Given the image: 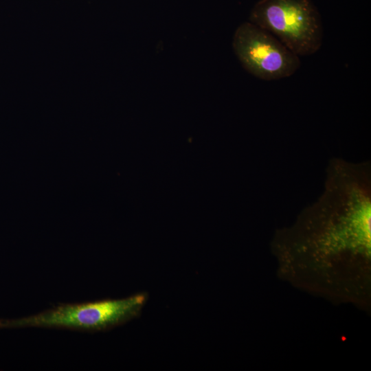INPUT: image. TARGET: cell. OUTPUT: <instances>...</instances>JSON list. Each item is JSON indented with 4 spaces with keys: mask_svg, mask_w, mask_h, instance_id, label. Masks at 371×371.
Masks as SVG:
<instances>
[{
    "mask_svg": "<svg viewBox=\"0 0 371 371\" xmlns=\"http://www.w3.org/2000/svg\"><path fill=\"white\" fill-rule=\"evenodd\" d=\"M370 225V162L332 159L320 196L274 235L281 274L308 291L366 304Z\"/></svg>",
    "mask_w": 371,
    "mask_h": 371,
    "instance_id": "1",
    "label": "cell"
},
{
    "mask_svg": "<svg viewBox=\"0 0 371 371\" xmlns=\"http://www.w3.org/2000/svg\"><path fill=\"white\" fill-rule=\"evenodd\" d=\"M148 299L141 293L120 300L60 304L27 317L0 319V328L41 327L102 331L138 317Z\"/></svg>",
    "mask_w": 371,
    "mask_h": 371,
    "instance_id": "2",
    "label": "cell"
},
{
    "mask_svg": "<svg viewBox=\"0 0 371 371\" xmlns=\"http://www.w3.org/2000/svg\"><path fill=\"white\" fill-rule=\"evenodd\" d=\"M298 56L317 52L323 41L320 15L311 0H260L250 21Z\"/></svg>",
    "mask_w": 371,
    "mask_h": 371,
    "instance_id": "3",
    "label": "cell"
},
{
    "mask_svg": "<svg viewBox=\"0 0 371 371\" xmlns=\"http://www.w3.org/2000/svg\"><path fill=\"white\" fill-rule=\"evenodd\" d=\"M232 47L243 68L263 80L288 78L300 67L298 56L251 22L243 23L236 30Z\"/></svg>",
    "mask_w": 371,
    "mask_h": 371,
    "instance_id": "4",
    "label": "cell"
}]
</instances>
